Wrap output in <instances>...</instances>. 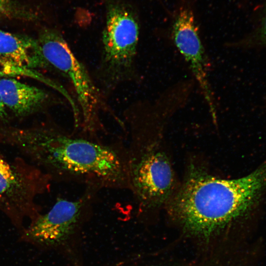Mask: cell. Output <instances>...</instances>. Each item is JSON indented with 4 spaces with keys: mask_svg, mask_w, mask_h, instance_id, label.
<instances>
[{
    "mask_svg": "<svg viewBox=\"0 0 266 266\" xmlns=\"http://www.w3.org/2000/svg\"><path fill=\"white\" fill-rule=\"evenodd\" d=\"M4 145L16 149L52 182L85 188L130 189L128 157L123 142H107L42 124L27 128L0 125Z\"/></svg>",
    "mask_w": 266,
    "mask_h": 266,
    "instance_id": "1",
    "label": "cell"
},
{
    "mask_svg": "<svg viewBox=\"0 0 266 266\" xmlns=\"http://www.w3.org/2000/svg\"><path fill=\"white\" fill-rule=\"evenodd\" d=\"M266 190V161L249 174L225 179L193 167L171 201L188 230L209 234L246 214Z\"/></svg>",
    "mask_w": 266,
    "mask_h": 266,
    "instance_id": "2",
    "label": "cell"
},
{
    "mask_svg": "<svg viewBox=\"0 0 266 266\" xmlns=\"http://www.w3.org/2000/svg\"><path fill=\"white\" fill-rule=\"evenodd\" d=\"M42 55L49 66L56 69L70 81L79 105L80 124L76 133L100 138L103 128L100 119L102 105L99 89L87 69L73 53L58 32L44 29L37 38Z\"/></svg>",
    "mask_w": 266,
    "mask_h": 266,
    "instance_id": "3",
    "label": "cell"
},
{
    "mask_svg": "<svg viewBox=\"0 0 266 266\" xmlns=\"http://www.w3.org/2000/svg\"><path fill=\"white\" fill-rule=\"evenodd\" d=\"M0 133V211L17 228L41 213L38 197L50 191L51 178L24 158L7 157Z\"/></svg>",
    "mask_w": 266,
    "mask_h": 266,
    "instance_id": "4",
    "label": "cell"
},
{
    "mask_svg": "<svg viewBox=\"0 0 266 266\" xmlns=\"http://www.w3.org/2000/svg\"><path fill=\"white\" fill-rule=\"evenodd\" d=\"M130 189L139 208L146 210L167 201L175 187V175L166 154L131 133L126 146Z\"/></svg>",
    "mask_w": 266,
    "mask_h": 266,
    "instance_id": "5",
    "label": "cell"
},
{
    "mask_svg": "<svg viewBox=\"0 0 266 266\" xmlns=\"http://www.w3.org/2000/svg\"><path fill=\"white\" fill-rule=\"evenodd\" d=\"M139 34V25L133 14L122 6L110 7L102 32L99 69L100 81L106 89L133 77Z\"/></svg>",
    "mask_w": 266,
    "mask_h": 266,
    "instance_id": "6",
    "label": "cell"
},
{
    "mask_svg": "<svg viewBox=\"0 0 266 266\" xmlns=\"http://www.w3.org/2000/svg\"><path fill=\"white\" fill-rule=\"evenodd\" d=\"M99 191L86 187L75 199L58 198L48 211L41 213L30 222L24 229V237L43 246L63 243L91 211Z\"/></svg>",
    "mask_w": 266,
    "mask_h": 266,
    "instance_id": "7",
    "label": "cell"
},
{
    "mask_svg": "<svg viewBox=\"0 0 266 266\" xmlns=\"http://www.w3.org/2000/svg\"><path fill=\"white\" fill-rule=\"evenodd\" d=\"M174 43L188 63L213 117L216 107L207 78V61L192 11L183 8L179 12L173 28Z\"/></svg>",
    "mask_w": 266,
    "mask_h": 266,
    "instance_id": "8",
    "label": "cell"
},
{
    "mask_svg": "<svg viewBox=\"0 0 266 266\" xmlns=\"http://www.w3.org/2000/svg\"><path fill=\"white\" fill-rule=\"evenodd\" d=\"M0 95L5 108L18 117L39 111L50 99L46 91L8 77L0 78Z\"/></svg>",
    "mask_w": 266,
    "mask_h": 266,
    "instance_id": "9",
    "label": "cell"
},
{
    "mask_svg": "<svg viewBox=\"0 0 266 266\" xmlns=\"http://www.w3.org/2000/svg\"><path fill=\"white\" fill-rule=\"evenodd\" d=\"M0 58L35 69L49 66L37 38L0 30Z\"/></svg>",
    "mask_w": 266,
    "mask_h": 266,
    "instance_id": "10",
    "label": "cell"
},
{
    "mask_svg": "<svg viewBox=\"0 0 266 266\" xmlns=\"http://www.w3.org/2000/svg\"><path fill=\"white\" fill-rule=\"evenodd\" d=\"M22 76L36 80L55 90L64 97L71 106L73 116L79 113V109L73 99L61 84L41 74L36 69L21 66L0 58V77Z\"/></svg>",
    "mask_w": 266,
    "mask_h": 266,
    "instance_id": "11",
    "label": "cell"
},
{
    "mask_svg": "<svg viewBox=\"0 0 266 266\" xmlns=\"http://www.w3.org/2000/svg\"><path fill=\"white\" fill-rule=\"evenodd\" d=\"M253 41L257 45L266 46V11Z\"/></svg>",
    "mask_w": 266,
    "mask_h": 266,
    "instance_id": "12",
    "label": "cell"
},
{
    "mask_svg": "<svg viewBox=\"0 0 266 266\" xmlns=\"http://www.w3.org/2000/svg\"><path fill=\"white\" fill-rule=\"evenodd\" d=\"M11 0H0V19L11 18L14 14Z\"/></svg>",
    "mask_w": 266,
    "mask_h": 266,
    "instance_id": "13",
    "label": "cell"
},
{
    "mask_svg": "<svg viewBox=\"0 0 266 266\" xmlns=\"http://www.w3.org/2000/svg\"><path fill=\"white\" fill-rule=\"evenodd\" d=\"M7 118L6 108L2 102L1 98L0 95V120L5 122Z\"/></svg>",
    "mask_w": 266,
    "mask_h": 266,
    "instance_id": "14",
    "label": "cell"
}]
</instances>
